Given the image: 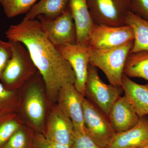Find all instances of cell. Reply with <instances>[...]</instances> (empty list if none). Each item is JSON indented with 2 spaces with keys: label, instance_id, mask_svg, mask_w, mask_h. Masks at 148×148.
<instances>
[{
  "label": "cell",
  "instance_id": "cell-1",
  "mask_svg": "<svg viewBox=\"0 0 148 148\" xmlns=\"http://www.w3.org/2000/svg\"><path fill=\"white\" fill-rule=\"evenodd\" d=\"M5 35L9 41L21 43L27 49L50 100L58 97L64 86L74 84L75 76L71 66L49 39L38 19L24 18L19 24L11 25Z\"/></svg>",
  "mask_w": 148,
  "mask_h": 148
},
{
  "label": "cell",
  "instance_id": "cell-2",
  "mask_svg": "<svg viewBox=\"0 0 148 148\" xmlns=\"http://www.w3.org/2000/svg\"><path fill=\"white\" fill-rule=\"evenodd\" d=\"M133 44L134 40H132L112 48H91L89 64L101 70L110 84L121 86L125 66Z\"/></svg>",
  "mask_w": 148,
  "mask_h": 148
},
{
  "label": "cell",
  "instance_id": "cell-3",
  "mask_svg": "<svg viewBox=\"0 0 148 148\" xmlns=\"http://www.w3.org/2000/svg\"><path fill=\"white\" fill-rule=\"evenodd\" d=\"M123 92L121 86L105 83L98 75L97 68L89 64L85 86L84 96L108 116L114 102Z\"/></svg>",
  "mask_w": 148,
  "mask_h": 148
},
{
  "label": "cell",
  "instance_id": "cell-4",
  "mask_svg": "<svg viewBox=\"0 0 148 148\" xmlns=\"http://www.w3.org/2000/svg\"><path fill=\"white\" fill-rule=\"evenodd\" d=\"M90 16L94 24L112 27L125 26L131 11L130 0H87Z\"/></svg>",
  "mask_w": 148,
  "mask_h": 148
},
{
  "label": "cell",
  "instance_id": "cell-5",
  "mask_svg": "<svg viewBox=\"0 0 148 148\" xmlns=\"http://www.w3.org/2000/svg\"><path fill=\"white\" fill-rule=\"evenodd\" d=\"M84 116L86 132L98 145L108 148L116 135L108 117L90 101H83Z\"/></svg>",
  "mask_w": 148,
  "mask_h": 148
},
{
  "label": "cell",
  "instance_id": "cell-6",
  "mask_svg": "<svg viewBox=\"0 0 148 148\" xmlns=\"http://www.w3.org/2000/svg\"><path fill=\"white\" fill-rule=\"evenodd\" d=\"M12 56L0 79L7 89L12 88L27 77L36 67L27 49L21 43L11 41Z\"/></svg>",
  "mask_w": 148,
  "mask_h": 148
},
{
  "label": "cell",
  "instance_id": "cell-7",
  "mask_svg": "<svg viewBox=\"0 0 148 148\" xmlns=\"http://www.w3.org/2000/svg\"><path fill=\"white\" fill-rule=\"evenodd\" d=\"M37 18L49 39L56 47L77 43L76 27L70 8L54 19H49L42 15Z\"/></svg>",
  "mask_w": 148,
  "mask_h": 148
},
{
  "label": "cell",
  "instance_id": "cell-8",
  "mask_svg": "<svg viewBox=\"0 0 148 148\" xmlns=\"http://www.w3.org/2000/svg\"><path fill=\"white\" fill-rule=\"evenodd\" d=\"M134 40L133 31L128 25L112 27L94 24L88 34V44L92 49H106L119 46Z\"/></svg>",
  "mask_w": 148,
  "mask_h": 148
},
{
  "label": "cell",
  "instance_id": "cell-9",
  "mask_svg": "<svg viewBox=\"0 0 148 148\" xmlns=\"http://www.w3.org/2000/svg\"><path fill=\"white\" fill-rule=\"evenodd\" d=\"M71 66L75 76V88L84 97L91 48L89 45L68 44L56 47Z\"/></svg>",
  "mask_w": 148,
  "mask_h": 148
},
{
  "label": "cell",
  "instance_id": "cell-10",
  "mask_svg": "<svg viewBox=\"0 0 148 148\" xmlns=\"http://www.w3.org/2000/svg\"><path fill=\"white\" fill-rule=\"evenodd\" d=\"M59 108L71 120L75 131H86L84 116L83 101L84 97L69 83L62 87L58 94Z\"/></svg>",
  "mask_w": 148,
  "mask_h": 148
},
{
  "label": "cell",
  "instance_id": "cell-11",
  "mask_svg": "<svg viewBox=\"0 0 148 148\" xmlns=\"http://www.w3.org/2000/svg\"><path fill=\"white\" fill-rule=\"evenodd\" d=\"M108 117L116 133L126 131L135 126L140 118L125 96H120L110 110Z\"/></svg>",
  "mask_w": 148,
  "mask_h": 148
},
{
  "label": "cell",
  "instance_id": "cell-12",
  "mask_svg": "<svg viewBox=\"0 0 148 148\" xmlns=\"http://www.w3.org/2000/svg\"><path fill=\"white\" fill-rule=\"evenodd\" d=\"M74 132L71 120L58 108L51 115L45 136L49 140L71 148Z\"/></svg>",
  "mask_w": 148,
  "mask_h": 148
},
{
  "label": "cell",
  "instance_id": "cell-13",
  "mask_svg": "<svg viewBox=\"0 0 148 148\" xmlns=\"http://www.w3.org/2000/svg\"><path fill=\"white\" fill-rule=\"evenodd\" d=\"M148 145L147 116L140 118L135 126L124 132L116 133L108 148H140Z\"/></svg>",
  "mask_w": 148,
  "mask_h": 148
},
{
  "label": "cell",
  "instance_id": "cell-14",
  "mask_svg": "<svg viewBox=\"0 0 148 148\" xmlns=\"http://www.w3.org/2000/svg\"><path fill=\"white\" fill-rule=\"evenodd\" d=\"M69 8L76 27L77 44L88 45V34L94 24L88 9L87 0H70Z\"/></svg>",
  "mask_w": 148,
  "mask_h": 148
},
{
  "label": "cell",
  "instance_id": "cell-15",
  "mask_svg": "<svg viewBox=\"0 0 148 148\" xmlns=\"http://www.w3.org/2000/svg\"><path fill=\"white\" fill-rule=\"evenodd\" d=\"M121 87L124 96L140 118L148 116V83L138 84L123 75Z\"/></svg>",
  "mask_w": 148,
  "mask_h": 148
},
{
  "label": "cell",
  "instance_id": "cell-16",
  "mask_svg": "<svg viewBox=\"0 0 148 148\" xmlns=\"http://www.w3.org/2000/svg\"><path fill=\"white\" fill-rule=\"evenodd\" d=\"M70 0H40L28 12L24 18L29 20L36 19L42 15L53 19L61 16L69 8Z\"/></svg>",
  "mask_w": 148,
  "mask_h": 148
},
{
  "label": "cell",
  "instance_id": "cell-17",
  "mask_svg": "<svg viewBox=\"0 0 148 148\" xmlns=\"http://www.w3.org/2000/svg\"><path fill=\"white\" fill-rule=\"evenodd\" d=\"M25 107L30 120L37 127L40 126L44 118L45 105L40 88L36 84H33L29 86Z\"/></svg>",
  "mask_w": 148,
  "mask_h": 148
},
{
  "label": "cell",
  "instance_id": "cell-18",
  "mask_svg": "<svg viewBox=\"0 0 148 148\" xmlns=\"http://www.w3.org/2000/svg\"><path fill=\"white\" fill-rule=\"evenodd\" d=\"M126 25L132 28L134 35V44L130 53L148 51V21L130 11L125 20Z\"/></svg>",
  "mask_w": 148,
  "mask_h": 148
},
{
  "label": "cell",
  "instance_id": "cell-19",
  "mask_svg": "<svg viewBox=\"0 0 148 148\" xmlns=\"http://www.w3.org/2000/svg\"><path fill=\"white\" fill-rule=\"evenodd\" d=\"M124 74L128 77H139L148 81V51L130 53L125 66Z\"/></svg>",
  "mask_w": 148,
  "mask_h": 148
},
{
  "label": "cell",
  "instance_id": "cell-20",
  "mask_svg": "<svg viewBox=\"0 0 148 148\" xmlns=\"http://www.w3.org/2000/svg\"><path fill=\"white\" fill-rule=\"evenodd\" d=\"M38 0H0L5 13L8 18H12L27 13Z\"/></svg>",
  "mask_w": 148,
  "mask_h": 148
},
{
  "label": "cell",
  "instance_id": "cell-21",
  "mask_svg": "<svg viewBox=\"0 0 148 148\" xmlns=\"http://www.w3.org/2000/svg\"><path fill=\"white\" fill-rule=\"evenodd\" d=\"M20 126L18 123L10 117L0 116V148H2Z\"/></svg>",
  "mask_w": 148,
  "mask_h": 148
},
{
  "label": "cell",
  "instance_id": "cell-22",
  "mask_svg": "<svg viewBox=\"0 0 148 148\" xmlns=\"http://www.w3.org/2000/svg\"><path fill=\"white\" fill-rule=\"evenodd\" d=\"M71 148H103L98 145L86 131L79 132L75 131L73 143Z\"/></svg>",
  "mask_w": 148,
  "mask_h": 148
},
{
  "label": "cell",
  "instance_id": "cell-23",
  "mask_svg": "<svg viewBox=\"0 0 148 148\" xmlns=\"http://www.w3.org/2000/svg\"><path fill=\"white\" fill-rule=\"evenodd\" d=\"M27 134L19 129L12 136L2 148H29Z\"/></svg>",
  "mask_w": 148,
  "mask_h": 148
},
{
  "label": "cell",
  "instance_id": "cell-24",
  "mask_svg": "<svg viewBox=\"0 0 148 148\" xmlns=\"http://www.w3.org/2000/svg\"><path fill=\"white\" fill-rule=\"evenodd\" d=\"M15 93L14 90H8L0 83V116L10 110L12 101Z\"/></svg>",
  "mask_w": 148,
  "mask_h": 148
},
{
  "label": "cell",
  "instance_id": "cell-25",
  "mask_svg": "<svg viewBox=\"0 0 148 148\" xmlns=\"http://www.w3.org/2000/svg\"><path fill=\"white\" fill-rule=\"evenodd\" d=\"M12 56V48L10 42L0 39V77L3 71Z\"/></svg>",
  "mask_w": 148,
  "mask_h": 148
},
{
  "label": "cell",
  "instance_id": "cell-26",
  "mask_svg": "<svg viewBox=\"0 0 148 148\" xmlns=\"http://www.w3.org/2000/svg\"><path fill=\"white\" fill-rule=\"evenodd\" d=\"M32 148H71L69 146L60 144L48 139L45 135L37 134L34 138Z\"/></svg>",
  "mask_w": 148,
  "mask_h": 148
},
{
  "label": "cell",
  "instance_id": "cell-27",
  "mask_svg": "<svg viewBox=\"0 0 148 148\" xmlns=\"http://www.w3.org/2000/svg\"><path fill=\"white\" fill-rule=\"evenodd\" d=\"M131 11L148 21V0H130Z\"/></svg>",
  "mask_w": 148,
  "mask_h": 148
},
{
  "label": "cell",
  "instance_id": "cell-28",
  "mask_svg": "<svg viewBox=\"0 0 148 148\" xmlns=\"http://www.w3.org/2000/svg\"><path fill=\"white\" fill-rule=\"evenodd\" d=\"M140 148H148V145Z\"/></svg>",
  "mask_w": 148,
  "mask_h": 148
},
{
  "label": "cell",
  "instance_id": "cell-29",
  "mask_svg": "<svg viewBox=\"0 0 148 148\" xmlns=\"http://www.w3.org/2000/svg\"><path fill=\"white\" fill-rule=\"evenodd\" d=\"M147 118H148V116H147Z\"/></svg>",
  "mask_w": 148,
  "mask_h": 148
}]
</instances>
